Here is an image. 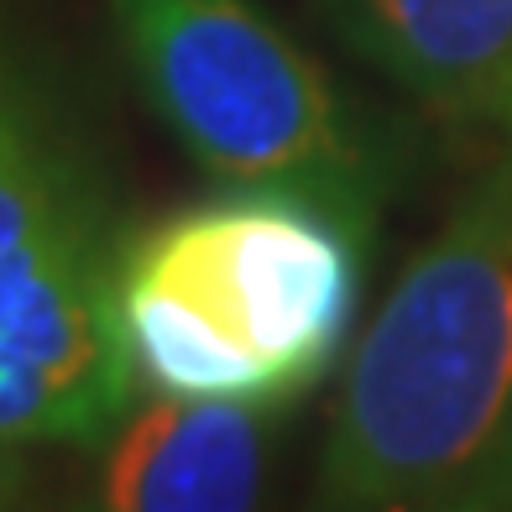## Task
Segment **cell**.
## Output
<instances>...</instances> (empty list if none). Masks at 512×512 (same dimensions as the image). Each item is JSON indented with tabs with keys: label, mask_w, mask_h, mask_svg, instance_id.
Masks as SVG:
<instances>
[{
	"label": "cell",
	"mask_w": 512,
	"mask_h": 512,
	"mask_svg": "<svg viewBox=\"0 0 512 512\" xmlns=\"http://www.w3.org/2000/svg\"><path fill=\"white\" fill-rule=\"evenodd\" d=\"M371 230L304 189H241L131 230L115 309L131 377L157 398L283 408L351 340Z\"/></svg>",
	"instance_id": "cell-1"
},
{
	"label": "cell",
	"mask_w": 512,
	"mask_h": 512,
	"mask_svg": "<svg viewBox=\"0 0 512 512\" xmlns=\"http://www.w3.org/2000/svg\"><path fill=\"white\" fill-rule=\"evenodd\" d=\"M512 429V142L403 267L340 382L324 512H424Z\"/></svg>",
	"instance_id": "cell-2"
},
{
	"label": "cell",
	"mask_w": 512,
	"mask_h": 512,
	"mask_svg": "<svg viewBox=\"0 0 512 512\" xmlns=\"http://www.w3.org/2000/svg\"><path fill=\"white\" fill-rule=\"evenodd\" d=\"M136 89L209 178L304 189L371 230L387 162L262 0H105Z\"/></svg>",
	"instance_id": "cell-3"
},
{
	"label": "cell",
	"mask_w": 512,
	"mask_h": 512,
	"mask_svg": "<svg viewBox=\"0 0 512 512\" xmlns=\"http://www.w3.org/2000/svg\"><path fill=\"white\" fill-rule=\"evenodd\" d=\"M126 236H74L0 256V439L100 445L136 403L115 272Z\"/></svg>",
	"instance_id": "cell-4"
},
{
	"label": "cell",
	"mask_w": 512,
	"mask_h": 512,
	"mask_svg": "<svg viewBox=\"0 0 512 512\" xmlns=\"http://www.w3.org/2000/svg\"><path fill=\"white\" fill-rule=\"evenodd\" d=\"M272 408L152 398L100 439L84 512H262Z\"/></svg>",
	"instance_id": "cell-5"
},
{
	"label": "cell",
	"mask_w": 512,
	"mask_h": 512,
	"mask_svg": "<svg viewBox=\"0 0 512 512\" xmlns=\"http://www.w3.org/2000/svg\"><path fill=\"white\" fill-rule=\"evenodd\" d=\"M121 230L53 63L0 11V256Z\"/></svg>",
	"instance_id": "cell-6"
},
{
	"label": "cell",
	"mask_w": 512,
	"mask_h": 512,
	"mask_svg": "<svg viewBox=\"0 0 512 512\" xmlns=\"http://www.w3.org/2000/svg\"><path fill=\"white\" fill-rule=\"evenodd\" d=\"M319 16L429 110L512 126V0H319Z\"/></svg>",
	"instance_id": "cell-7"
},
{
	"label": "cell",
	"mask_w": 512,
	"mask_h": 512,
	"mask_svg": "<svg viewBox=\"0 0 512 512\" xmlns=\"http://www.w3.org/2000/svg\"><path fill=\"white\" fill-rule=\"evenodd\" d=\"M424 512H512V429L502 434V445L486 455L455 492H445Z\"/></svg>",
	"instance_id": "cell-8"
},
{
	"label": "cell",
	"mask_w": 512,
	"mask_h": 512,
	"mask_svg": "<svg viewBox=\"0 0 512 512\" xmlns=\"http://www.w3.org/2000/svg\"><path fill=\"white\" fill-rule=\"evenodd\" d=\"M27 445L0 439V512H27Z\"/></svg>",
	"instance_id": "cell-9"
}]
</instances>
